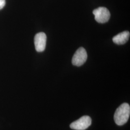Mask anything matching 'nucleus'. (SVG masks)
<instances>
[{
  "instance_id": "1",
  "label": "nucleus",
  "mask_w": 130,
  "mask_h": 130,
  "mask_svg": "<svg viewBox=\"0 0 130 130\" xmlns=\"http://www.w3.org/2000/svg\"><path fill=\"white\" fill-rule=\"evenodd\" d=\"M130 115V105L127 103H124L117 109L114 120L117 125H123L128 121Z\"/></svg>"
},
{
  "instance_id": "2",
  "label": "nucleus",
  "mask_w": 130,
  "mask_h": 130,
  "mask_svg": "<svg viewBox=\"0 0 130 130\" xmlns=\"http://www.w3.org/2000/svg\"><path fill=\"white\" fill-rule=\"evenodd\" d=\"M94 15L95 20L99 23H105L107 22L110 17L109 10L105 7H99L94 10L93 12Z\"/></svg>"
},
{
  "instance_id": "3",
  "label": "nucleus",
  "mask_w": 130,
  "mask_h": 130,
  "mask_svg": "<svg viewBox=\"0 0 130 130\" xmlns=\"http://www.w3.org/2000/svg\"><path fill=\"white\" fill-rule=\"evenodd\" d=\"M91 118L88 116H84L72 122L70 125V128L73 130H85L91 125Z\"/></svg>"
},
{
  "instance_id": "4",
  "label": "nucleus",
  "mask_w": 130,
  "mask_h": 130,
  "mask_svg": "<svg viewBox=\"0 0 130 130\" xmlns=\"http://www.w3.org/2000/svg\"><path fill=\"white\" fill-rule=\"evenodd\" d=\"M87 59V54L83 47H80L76 51L72 57V64L77 67L84 65Z\"/></svg>"
},
{
  "instance_id": "5",
  "label": "nucleus",
  "mask_w": 130,
  "mask_h": 130,
  "mask_svg": "<svg viewBox=\"0 0 130 130\" xmlns=\"http://www.w3.org/2000/svg\"><path fill=\"white\" fill-rule=\"evenodd\" d=\"M47 37L44 32L38 33L34 37L35 49L38 52L44 51L46 44Z\"/></svg>"
},
{
  "instance_id": "6",
  "label": "nucleus",
  "mask_w": 130,
  "mask_h": 130,
  "mask_svg": "<svg viewBox=\"0 0 130 130\" xmlns=\"http://www.w3.org/2000/svg\"><path fill=\"white\" fill-rule=\"evenodd\" d=\"M130 35V32L128 31H124L120 33L113 38V42L118 45L124 44L129 40Z\"/></svg>"
},
{
  "instance_id": "7",
  "label": "nucleus",
  "mask_w": 130,
  "mask_h": 130,
  "mask_svg": "<svg viewBox=\"0 0 130 130\" xmlns=\"http://www.w3.org/2000/svg\"><path fill=\"white\" fill-rule=\"evenodd\" d=\"M5 5V0H0V10L3 9Z\"/></svg>"
}]
</instances>
